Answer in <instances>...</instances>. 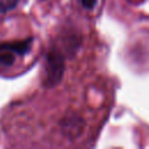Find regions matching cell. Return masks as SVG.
<instances>
[{
  "label": "cell",
  "mask_w": 149,
  "mask_h": 149,
  "mask_svg": "<svg viewBox=\"0 0 149 149\" xmlns=\"http://www.w3.org/2000/svg\"><path fill=\"white\" fill-rule=\"evenodd\" d=\"M80 3L83 5V7H85L86 9H92L94 8L95 3H97V0H79Z\"/></svg>",
  "instance_id": "277c9868"
},
{
  "label": "cell",
  "mask_w": 149,
  "mask_h": 149,
  "mask_svg": "<svg viewBox=\"0 0 149 149\" xmlns=\"http://www.w3.org/2000/svg\"><path fill=\"white\" fill-rule=\"evenodd\" d=\"M15 56H17L8 45L7 43L0 44V64L3 66H10L15 62Z\"/></svg>",
  "instance_id": "7a4b0ae2"
},
{
  "label": "cell",
  "mask_w": 149,
  "mask_h": 149,
  "mask_svg": "<svg viewBox=\"0 0 149 149\" xmlns=\"http://www.w3.org/2000/svg\"><path fill=\"white\" fill-rule=\"evenodd\" d=\"M63 72V61L59 55L52 52L48 55L47 59V78L48 83H57V80L62 77Z\"/></svg>",
  "instance_id": "6da1fadb"
},
{
  "label": "cell",
  "mask_w": 149,
  "mask_h": 149,
  "mask_svg": "<svg viewBox=\"0 0 149 149\" xmlns=\"http://www.w3.org/2000/svg\"><path fill=\"white\" fill-rule=\"evenodd\" d=\"M19 3V0H0V13H6L14 9Z\"/></svg>",
  "instance_id": "3957f363"
}]
</instances>
